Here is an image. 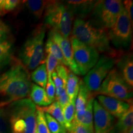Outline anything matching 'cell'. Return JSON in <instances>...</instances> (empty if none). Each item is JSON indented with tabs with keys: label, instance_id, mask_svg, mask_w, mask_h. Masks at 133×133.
I'll use <instances>...</instances> for the list:
<instances>
[{
	"label": "cell",
	"instance_id": "obj_16",
	"mask_svg": "<svg viewBox=\"0 0 133 133\" xmlns=\"http://www.w3.org/2000/svg\"><path fill=\"white\" fill-rule=\"evenodd\" d=\"M96 1H67L65 4L71 10L73 14H78L83 18V16L91 13Z\"/></svg>",
	"mask_w": 133,
	"mask_h": 133
},
{
	"label": "cell",
	"instance_id": "obj_31",
	"mask_svg": "<svg viewBox=\"0 0 133 133\" xmlns=\"http://www.w3.org/2000/svg\"><path fill=\"white\" fill-rule=\"evenodd\" d=\"M46 57V67L48 74V78H51V75L55 71L56 66L60 64L59 61L56 59L52 54L50 53H47Z\"/></svg>",
	"mask_w": 133,
	"mask_h": 133
},
{
	"label": "cell",
	"instance_id": "obj_24",
	"mask_svg": "<svg viewBox=\"0 0 133 133\" xmlns=\"http://www.w3.org/2000/svg\"><path fill=\"white\" fill-rule=\"evenodd\" d=\"M30 79L35 84L45 89L48 81V74L45 64H42L36 67L31 73Z\"/></svg>",
	"mask_w": 133,
	"mask_h": 133
},
{
	"label": "cell",
	"instance_id": "obj_22",
	"mask_svg": "<svg viewBox=\"0 0 133 133\" xmlns=\"http://www.w3.org/2000/svg\"><path fill=\"white\" fill-rule=\"evenodd\" d=\"M37 107L45 114H48L52 116L58 122L65 128V121L64 115H63L62 109L57 101L55 100L54 102H52L47 107Z\"/></svg>",
	"mask_w": 133,
	"mask_h": 133
},
{
	"label": "cell",
	"instance_id": "obj_20",
	"mask_svg": "<svg viewBox=\"0 0 133 133\" xmlns=\"http://www.w3.org/2000/svg\"><path fill=\"white\" fill-rule=\"evenodd\" d=\"M79 81L80 79L78 76L73 74L70 70L69 71L65 89L68 97L69 98V101L75 102L76 96L79 91Z\"/></svg>",
	"mask_w": 133,
	"mask_h": 133
},
{
	"label": "cell",
	"instance_id": "obj_28",
	"mask_svg": "<svg viewBox=\"0 0 133 133\" xmlns=\"http://www.w3.org/2000/svg\"><path fill=\"white\" fill-rule=\"evenodd\" d=\"M36 133H51L50 132L44 116V113L36 107Z\"/></svg>",
	"mask_w": 133,
	"mask_h": 133
},
{
	"label": "cell",
	"instance_id": "obj_9",
	"mask_svg": "<svg viewBox=\"0 0 133 133\" xmlns=\"http://www.w3.org/2000/svg\"><path fill=\"white\" fill-rule=\"evenodd\" d=\"M132 24L125 9L118 17L112 28L107 30L110 42L116 48L126 49L132 41Z\"/></svg>",
	"mask_w": 133,
	"mask_h": 133
},
{
	"label": "cell",
	"instance_id": "obj_1",
	"mask_svg": "<svg viewBox=\"0 0 133 133\" xmlns=\"http://www.w3.org/2000/svg\"><path fill=\"white\" fill-rule=\"evenodd\" d=\"M31 85L27 69L21 62H14L0 74V108L26 98L29 96Z\"/></svg>",
	"mask_w": 133,
	"mask_h": 133
},
{
	"label": "cell",
	"instance_id": "obj_19",
	"mask_svg": "<svg viewBox=\"0 0 133 133\" xmlns=\"http://www.w3.org/2000/svg\"><path fill=\"white\" fill-rule=\"evenodd\" d=\"M12 54L13 41L11 38L0 43V71L11 63Z\"/></svg>",
	"mask_w": 133,
	"mask_h": 133
},
{
	"label": "cell",
	"instance_id": "obj_29",
	"mask_svg": "<svg viewBox=\"0 0 133 133\" xmlns=\"http://www.w3.org/2000/svg\"><path fill=\"white\" fill-rule=\"evenodd\" d=\"M21 3L17 0H0V16L12 11Z\"/></svg>",
	"mask_w": 133,
	"mask_h": 133
},
{
	"label": "cell",
	"instance_id": "obj_4",
	"mask_svg": "<svg viewBox=\"0 0 133 133\" xmlns=\"http://www.w3.org/2000/svg\"><path fill=\"white\" fill-rule=\"evenodd\" d=\"M47 26L40 24L31 31L19 52L21 63L30 70L42 64L44 58V39Z\"/></svg>",
	"mask_w": 133,
	"mask_h": 133
},
{
	"label": "cell",
	"instance_id": "obj_33",
	"mask_svg": "<svg viewBox=\"0 0 133 133\" xmlns=\"http://www.w3.org/2000/svg\"><path fill=\"white\" fill-rule=\"evenodd\" d=\"M55 71L57 73V75L59 76L60 78L62 79L63 83H64V87L65 88L66 79H67L68 74H69V70L67 69V68H66L65 66L64 65L59 64L57 66H56Z\"/></svg>",
	"mask_w": 133,
	"mask_h": 133
},
{
	"label": "cell",
	"instance_id": "obj_35",
	"mask_svg": "<svg viewBox=\"0 0 133 133\" xmlns=\"http://www.w3.org/2000/svg\"><path fill=\"white\" fill-rule=\"evenodd\" d=\"M46 93L48 97L52 102L55 101V93H56V88L52 78H48L47 84L46 86Z\"/></svg>",
	"mask_w": 133,
	"mask_h": 133
},
{
	"label": "cell",
	"instance_id": "obj_17",
	"mask_svg": "<svg viewBox=\"0 0 133 133\" xmlns=\"http://www.w3.org/2000/svg\"><path fill=\"white\" fill-rule=\"evenodd\" d=\"M29 96L31 101L35 104L38 105V107H47L52 102L48 98L45 89L35 83H31Z\"/></svg>",
	"mask_w": 133,
	"mask_h": 133
},
{
	"label": "cell",
	"instance_id": "obj_23",
	"mask_svg": "<svg viewBox=\"0 0 133 133\" xmlns=\"http://www.w3.org/2000/svg\"><path fill=\"white\" fill-rule=\"evenodd\" d=\"M50 1L30 0L25 3L26 8L37 19H41Z\"/></svg>",
	"mask_w": 133,
	"mask_h": 133
},
{
	"label": "cell",
	"instance_id": "obj_37",
	"mask_svg": "<svg viewBox=\"0 0 133 133\" xmlns=\"http://www.w3.org/2000/svg\"><path fill=\"white\" fill-rule=\"evenodd\" d=\"M123 133H133V128H131V129H129V130H128L126 132H124Z\"/></svg>",
	"mask_w": 133,
	"mask_h": 133
},
{
	"label": "cell",
	"instance_id": "obj_11",
	"mask_svg": "<svg viewBox=\"0 0 133 133\" xmlns=\"http://www.w3.org/2000/svg\"><path fill=\"white\" fill-rule=\"evenodd\" d=\"M115 119L98 102L93 101V125L94 133H111Z\"/></svg>",
	"mask_w": 133,
	"mask_h": 133
},
{
	"label": "cell",
	"instance_id": "obj_13",
	"mask_svg": "<svg viewBox=\"0 0 133 133\" xmlns=\"http://www.w3.org/2000/svg\"><path fill=\"white\" fill-rule=\"evenodd\" d=\"M97 101L115 118H120L132 105L115 98L103 95H97Z\"/></svg>",
	"mask_w": 133,
	"mask_h": 133
},
{
	"label": "cell",
	"instance_id": "obj_15",
	"mask_svg": "<svg viewBox=\"0 0 133 133\" xmlns=\"http://www.w3.org/2000/svg\"><path fill=\"white\" fill-rule=\"evenodd\" d=\"M93 96L88 91L83 80L79 81V91L75 102V114L74 119L79 118L84 114L88 101Z\"/></svg>",
	"mask_w": 133,
	"mask_h": 133
},
{
	"label": "cell",
	"instance_id": "obj_6",
	"mask_svg": "<svg viewBox=\"0 0 133 133\" xmlns=\"http://www.w3.org/2000/svg\"><path fill=\"white\" fill-rule=\"evenodd\" d=\"M96 94L115 98L129 104L132 101V88L124 81L116 68L109 73Z\"/></svg>",
	"mask_w": 133,
	"mask_h": 133
},
{
	"label": "cell",
	"instance_id": "obj_5",
	"mask_svg": "<svg viewBox=\"0 0 133 133\" xmlns=\"http://www.w3.org/2000/svg\"><path fill=\"white\" fill-rule=\"evenodd\" d=\"M74 16L67 5L56 1H50L44 13V23L47 27L69 38L72 29Z\"/></svg>",
	"mask_w": 133,
	"mask_h": 133
},
{
	"label": "cell",
	"instance_id": "obj_18",
	"mask_svg": "<svg viewBox=\"0 0 133 133\" xmlns=\"http://www.w3.org/2000/svg\"><path fill=\"white\" fill-rule=\"evenodd\" d=\"M132 124L133 108L132 105H131L127 112L119 118L111 133H123L132 128Z\"/></svg>",
	"mask_w": 133,
	"mask_h": 133
},
{
	"label": "cell",
	"instance_id": "obj_38",
	"mask_svg": "<svg viewBox=\"0 0 133 133\" xmlns=\"http://www.w3.org/2000/svg\"><path fill=\"white\" fill-rule=\"evenodd\" d=\"M35 133H36V132H35Z\"/></svg>",
	"mask_w": 133,
	"mask_h": 133
},
{
	"label": "cell",
	"instance_id": "obj_2",
	"mask_svg": "<svg viewBox=\"0 0 133 133\" xmlns=\"http://www.w3.org/2000/svg\"><path fill=\"white\" fill-rule=\"evenodd\" d=\"M72 35L80 42L97 50L99 54L116 59L119 57L117 51L111 46L106 30L92 20L76 18L72 27Z\"/></svg>",
	"mask_w": 133,
	"mask_h": 133
},
{
	"label": "cell",
	"instance_id": "obj_12",
	"mask_svg": "<svg viewBox=\"0 0 133 133\" xmlns=\"http://www.w3.org/2000/svg\"><path fill=\"white\" fill-rule=\"evenodd\" d=\"M48 36L59 46L64 56L66 66L69 68L70 71L76 75H80L78 68L76 65L74 57L70 40L69 38L64 37L57 31L51 29L49 31Z\"/></svg>",
	"mask_w": 133,
	"mask_h": 133
},
{
	"label": "cell",
	"instance_id": "obj_14",
	"mask_svg": "<svg viewBox=\"0 0 133 133\" xmlns=\"http://www.w3.org/2000/svg\"><path fill=\"white\" fill-rule=\"evenodd\" d=\"M116 61V69L131 88L133 86V58L132 54L121 56Z\"/></svg>",
	"mask_w": 133,
	"mask_h": 133
},
{
	"label": "cell",
	"instance_id": "obj_34",
	"mask_svg": "<svg viewBox=\"0 0 133 133\" xmlns=\"http://www.w3.org/2000/svg\"><path fill=\"white\" fill-rule=\"evenodd\" d=\"M68 131L69 133H94V132L89 130L82 124L74 121H73L70 129Z\"/></svg>",
	"mask_w": 133,
	"mask_h": 133
},
{
	"label": "cell",
	"instance_id": "obj_30",
	"mask_svg": "<svg viewBox=\"0 0 133 133\" xmlns=\"http://www.w3.org/2000/svg\"><path fill=\"white\" fill-rule=\"evenodd\" d=\"M0 133H11L6 109L0 108Z\"/></svg>",
	"mask_w": 133,
	"mask_h": 133
},
{
	"label": "cell",
	"instance_id": "obj_25",
	"mask_svg": "<svg viewBox=\"0 0 133 133\" xmlns=\"http://www.w3.org/2000/svg\"><path fill=\"white\" fill-rule=\"evenodd\" d=\"M45 51L46 54L50 53L56 59H57L60 64L66 66V62L65 61L64 56H63L61 49H60L59 46L49 36H48L45 44Z\"/></svg>",
	"mask_w": 133,
	"mask_h": 133
},
{
	"label": "cell",
	"instance_id": "obj_7",
	"mask_svg": "<svg viewBox=\"0 0 133 133\" xmlns=\"http://www.w3.org/2000/svg\"><path fill=\"white\" fill-rule=\"evenodd\" d=\"M123 8V2L119 0L97 1L91 12L92 21L104 29L109 30L114 25Z\"/></svg>",
	"mask_w": 133,
	"mask_h": 133
},
{
	"label": "cell",
	"instance_id": "obj_26",
	"mask_svg": "<svg viewBox=\"0 0 133 133\" xmlns=\"http://www.w3.org/2000/svg\"><path fill=\"white\" fill-rule=\"evenodd\" d=\"M63 115L65 121V128L69 131L70 129L71 123L74 119L75 114V102L69 101L65 107L62 109Z\"/></svg>",
	"mask_w": 133,
	"mask_h": 133
},
{
	"label": "cell",
	"instance_id": "obj_27",
	"mask_svg": "<svg viewBox=\"0 0 133 133\" xmlns=\"http://www.w3.org/2000/svg\"><path fill=\"white\" fill-rule=\"evenodd\" d=\"M46 123L51 133H66V129L64 126L50 115L44 113Z\"/></svg>",
	"mask_w": 133,
	"mask_h": 133
},
{
	"label": "cell",
	"instance_id": "obj_10",
	"mask_svg": "<svg viewBox=\"0 0 133 133\" xmlns=\"http://www.w3.org/2000/svg\"><path fill=\"white\" fill-rule=\"evenodd\" d=\"M74 57L80 75L84 76L95 65L99 59L100 54L97 50L71 37L70 39Z\"/></svg>",
	"mask_w": 133,
	"mask_h": 133
},
{
	"label": "cell",
	"instance_id": "obj_32",
	"mask_svg": "<svg viewBox=\"0 0 133 133\" xmlns=\"http://www.w3.org/2000/svg\"><path fill=\"white\" fill-rule=\"evenodd\" d=\"M11 30L10 26L0 19V43L11 39Z\"/></svg>",
	"mask_w": 133,
	"mask_h": 133
},
{
	"label": "cell",
	"instance_id": "obj_21",
	"mask_svg": "<svg viewBox=\"0 0 133 133\" xmlns=\"http://www.w3.org/2000/svg\"><path fill=\"white\" fill-rule=\"evenodd\" d=\"M94 97H92L88 101L84 114L77 119H74V121L82 124L89 130L94 132L93 125V101Z\"/></svg>",
	"mask_w": 133,
	"mask_h": 133
},
{
	"label": "cell",
	"instance_id": "obj_8",
	"mask_svg": "<svg viewBox=\"0 0 133 133\" xmlns=\"http://www.w3.org/2000/svg\"><path fill=\"white\" fill-rule=\"evenodd\" d=\"M117 59L110 57L106 55L100 56L99 60L89 72L83 78L88 91L92 96L96 95L100 86L106 76L114 69Z\"/></svg>",
	"mask_w": 133,
	"mask_h": 133
},
{
	"label": "cell",
	"instance_id": "obj_3",
	"mask_svg": "<svg viewBox=\"0 0 133 133\" xmlns=\"http://www.w3.org/2000/svg\"><path fill=\"white\" fill-rule=\"evenodd\" d=\"M36 107L30 98L19 100L6 109L11 133H35Z\"/></svg>",
	"mask_w": 133,
	"mask_h": 133
},
{
	"label": "cell",
	"instance_id": "obj_36",
	"mask_svg": "<svg viewBox=\"0 0 133 133\" xmlns=\"http://www.w3.org/2000/svg\"><path fill=\"white\" fill-rule=\"evenodd\" d=\"M124 9L126 10V12L128 14L129 18L131 22H132V1H124L123 3Z\"/></svg>",
	"mask_w": 133,
	"mask_h": 133
}]
</instances>
